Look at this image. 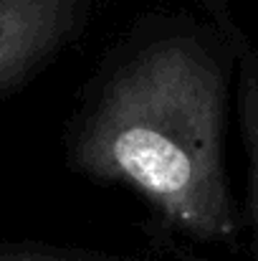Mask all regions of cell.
Here are the masks:
<instances>
[{
  "instance_id": "6da1fadb",
  "label": "cell",
  "mask_w": 258,
  "mask_h": 261,
  "mask_svg": "<svg viewBox=\"0 0 258 261\" xmlns=\"http://www.w3.org/2000/svg\"><path fill=\"white\" fill-rule=\"evenodd\" d=\"M228 66L200 38L162 36L119 66L74 137L81 173L137 190L170 226L231 241L238 213L225 175Z\"/></svg>"
},
{
  "instance_id": "7a4b0ae2",
  "label": "cell",
  "mask_w": 258,
  "mask_h": 261,
  "mask_svg": "<svg viewBox=\"0 0 258 261\" xmlns=\"http://www.w3.org/2000/svg\"><path fill=\"white\" fill-rule=\"evenodd\" d=\"M91 0H0V89L36 71L81 25Z\"/></svg>"
},
{
  "instance_id": "3957f363",
  "label": "cell",
  "mask_w": 258,
  "mask_h": 261,
  "mask_svg": "<svg viewBox=\"0 0 258 261\" xmlns=\"http://www.w3.org/2000/svg\"><path fill=\"white\" fill-rule=\"evenodd\" d=\"M215 28L220 31L231 59L236 61V99L243 147L248 158V193L258 223V51L236 23L228 0H205Z\"/></svg>"
},
{
  "instance_id": "277c9868",
  "label": "cell",
  "mask_w": 258,
  "mask_h": 261,
  "mask_svg": "<svg viewBox=\"0 0 258 261\" xmlns=\"http://www.w3.org/2000/svg\"><path fill=\"white\" fill-rule=\"evenodd\" d=\"M0 261H96V259H86V256L66 254V251H53V249L0 244Z\"/></svg>"
}]
</instances>
